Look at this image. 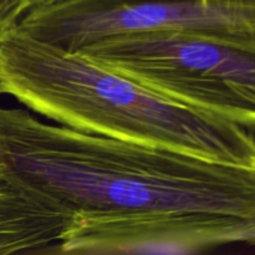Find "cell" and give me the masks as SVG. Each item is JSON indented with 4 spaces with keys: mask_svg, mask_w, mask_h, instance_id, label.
<instances>
[{
    "mask_svg": "<svg viewBox=\"0 0 255 255\" xmlns=\"http://www.w3.org/2000/svg\"><path fill=\"white\" fill-rule=\"evenodd\" d=\"M0 177L72 212L255 217V168L47 125L21 109L0 107Z\"/></svg>",
    "mask_w": 255,
    "mask_h": 255,
    "instance_id": "cell-1",
    "label": "cell"
},
{
    "mask_svg": "<svg viewBox=\"0 0 255 255\" xmlns=\"http://www.w3.org/2000/svg\"><path fill=\"white\" fill-rule=\"evenodd\" d=\"M62 126L255 168V137L17 25L0 32V95Z\"/></svg>",
    "mask_w": 255,
    "mask_h": 255,
    "instance_id": "cell-2",
    "label": "cell"
},
{
    "mask_svg": "<svg viewBox=\"0 0 255 255\" xmlns=\"http://www.w3.org/2000/svg\"><path fill=\"white\" fill-rule=\"evenodd\" d=\"M77 52L255 133V42L156 31L106 37Z\"/></svg>",
    "mask_w": 255,
    "mask_h": 255,
    "instance_id": "cell-3",
    "label": "cell"
},
{
    "mask_svg": "<svg viewBox=\"0 0 255 255\" xmlns=\"http://www.w3.org/2000/svg\"><path fill=\"white\" fill-rule=\"evenodd\" d=\"M16 25L70 52L106 37L156 31L255 42V9L202 0H61L31 7Z\"/></svg>",
    "mask_w": 255,
    "mask_h": 255,
    "instance_id": "cell-4",
    "label": "cell"
},
{
    "mask_svg": "<svg viewBox=\"0 0 255 255\" xmlns=\"http://www.w3.org/2000/svg\"><path fill=\"white\" fill-rule=\"evenodd\" d=\"M255 246V217L201 211L75 212L59 255L201 254Z\"/></svg>",
    "mask_w": 255,
    "mask_h": 255,
    "instance_id": "cell-5",
    "label": "cell"
},
{
    "mask_svg": "<svg viewBox=\"0 0 255 255\" xmlns=\"http://www.w3.org/2000/svg\"><path fill=\"white\" fill-rule=\"evenodd\" d=\"M74 213L37 192L0 181V255H59Z\"/></svg>",
    "mask_w": 255,
    "mask_h": 255,
    "instance_id": "cell-6",
    "label": "cell"
},
{
    "mask_svg": "<svg viewBox=\"0 0 255 255\" xmlns=\"http://www.w3.org/2000/svg\"><path fill=\"white\" fill-rule=\"evenodd\" d=\"M32 5L34 0H0V32L15 26Z\"/></svg>",
    "mask_w": 255,
    "mask_h": 255,
    "instance_id": "cell-7",
    "label": "cell"
},
{
    "mask_svg": "<svg viewBox=\"0 0 255 255\" xmlns=\"http://www.w3.org/2000/svg\"><path fill=\"white\" fill-rule=\"evenodd\" d=\"M208 5L237 9H255V0H202Z\"/></svg>",
    "mask_w": 255,
    "mask_h": 255,
    "instance_id": "cell-8",
    "label": "cell"
},
{
    "mask_svg": "<svg viewBox=\"0 0 255 255\" xmlns=\"http://www.w3.org/2000/svg\"><path fill=\"white\" fill-rule=\"evenodd\" d=\"M61 1V0H34V5L32 7L37 6V5H45V4H51V2Z\"/></svg>",
    "mask_w": 255,
    "mask_h": 255,
    "instance_id": "cell-9",
    "label": "cell"
},
{
    "mask_svg": "<svg viewBox=\"0 0 255 255\" xmlns=\"http://www.w3.org/2000/svg\"><path fill=\"white\" fill-rule=\"evenodd\" d=\"M0 181H1V177H0Z\"/></svg>",
    "mask_w": 255,
    "mask_h": 255,
    "instance_id": "cell-10",
    "label": "cell"
}]
</instances>
